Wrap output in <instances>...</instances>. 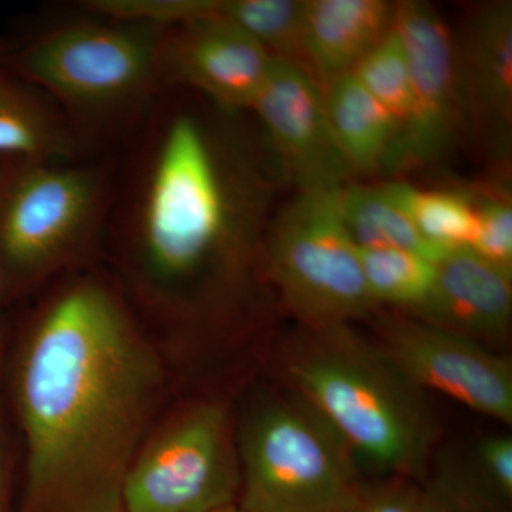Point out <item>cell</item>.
Returning a JSON list of instances; mask_svg holds the SVG:
<instances>
[{"label": "cell", "mask_w": 512, "mask_h": 512, "mask_svg": "<svg viewBox=\"0 0 512 512\" xmlns=\"http://www.w3.org/2000/svg\"><path fill=\"white\" fill-rule=\"evenodd\" d=\"M421 322L476 342L507 335L512 316V272L468 248L451 249L436 262V278L416 311Z\"/></svg>", "instance_id": "cell-14"}, {"label": "cell", "mask_w": 512, "mask_h": 512, "mask_svg": "<svg viewBox=\"0 0 512 512\" xmlns=\"http://www.w3.org/2000/svg\"><path fill=\"white\" fill-rule=\"evenodd\" d=\"M217 512H249L247 510H244V508L239 507L237 503L228 505V507L221 508L220 511Z\"/></svg>", "instance_id": "cell-28"}, {"label": "cell", "mask_w": 512, "mask_h": 512, "mask_svg": "<svg viewBox=\"0 0 512 512\" xmlns=\"http://www.w3.org/2000/svg\"><path fill=\"white\" fill-rule=\"evenodd\" d=\"M382 353L417 390H434L511 426V362L483 343L429 323L399 320L387 328Z\"/></svg>", "instance_id": "cell-10"}, {"label": "cell", "mask_w": 512, "mask_h": 512, "mask_svg": "<svg viewBox=\"0 0 512 512\" xmlns=\"http://www.w3.org/2000/svg\"><path fill=\"white\" fill-rule=\"evenodd\" d=\"M221 0H93L84 8L114 22L143 23L168 30L208 18L220 9Z\"/></svg>", "instance_id": "cell-23"}, {"label": "cell", "mask_w": 512, "mask_h": 512, "mask_svg": "<svg viewBox=\"0 0 512 512\" xmlns=\"http://www.w3.org/2000/svg\"><path fill=\"white\" fill-rule=\"evenodd\" d=\"M363 275L376 305L400 306L416 312L436 278V262L397 249H360Z\"/></svg>", "instance_id": "cell-21"}, {"label": "cell", "mask_w": 512, "mask_h": 512, "mask_svg": "<svg viewBox=\"0 0 512 512\" xmlns=\"http://www.w3.org/2000/svg\"><path fill=\"white\" fill-rule=\"evenodd\" d=\"M59 121L26 94L0 83V158L57 161L70 151Z\"/></svg>", "instance_id": "cell-19"}, {"label": "cell", "mask_w": 512, "mask_h": 512, "mask_svg": "<svg viewBox=\"0 0 512 512\" xmlns=\"http://www.w3.org/2000/svg\"><path fill=\"white\" fill-rule=\"evenodd\" d=\"M394 29L402 37L412 77V110L400 131L389 170L436 163L446 156L464 123L456 39L429 3H396Z\"/></svg>", "instance_id": "cell-9"}, {"label": "cell", "mask_w": 512, "mask_h": 512, "mask_svg": "<svg viewBox=\"0 0 512 512\" xmlns=\"http://www.w3.org/2000/svg\"><path fill=\"white\" fill-rule=\"evenodd\" d=\"M222 18L248 33L274 59L305 69L306 0H221Z\"/></svg>", "instance_id": "cell-20"}, {"label": "cell", "mask_w": 512, "mask_h": 512, "mask_svg": "<svg viewBox=\"0 0 512 512\" xmlns=\"http://www.w3.org/2000/svg\"><path fill=\"white\" fill-rule=\"evenodd\" d=\"M238 457L237 504L249 512H352L365 488L349 448L299 396L259 406Z\"/></svg>", "instance_id": "cell-4"}, {"label": "cell", "mask_w": 512, "mask_h": 512, "mask_svg": "<svg viewBox=\"0 0 512 512\" xmlns=\"http://www.w3.org/2000/svg\"><path fill=\"white\" fill-rule=\"evenodd\" d=\"M478 471L485 483L507 503H512V440L491 436L481 441L477 450Z\"/></svg>", "instance_id": "cell-25"}, {"label": "cell", "mask_w": 512, "mask_h": 512, "mask_svg": "<svg viewBox=\"0 0 512 512\" xmlns=\"http://www.w3.org/2000/svg\"><path fill=\"white\" fill-rule=\"evenodd\" d=\"M340 190H301L269 235V275L292 315L312 330L348 325L377 306L343 220Z\"/></svg>", "instance_id": "cell-5"}, {"label": "cell", "mask_w": 512, "mask_h": 512, "mask_svg": "<svg viewBox=\"0 0 512 512\" xmlns=\"http://www.w3.org/2000/svg\"><path fill=\"white\" fill-rule=\"evenodd\" d=\"M272 60L248 33L217 12L165 30L160 74L200 90L225 109H251Z\"/></svg>", "instance_id": "cell-12"}, {"label": "cell", "mask_w": 512, "mask_h": 512, "mask_svg": "<svg viewBox=\"0 0 512 512\" xmlns=\"http://www.w3.org/2000/svg\"><path fill=\"white\" fill-rule=\"evenodd\" d=\"M103 195L93 168L29 163L0 200V254L26 274L66 258L96 224Z\"/></svg>", "instance_id": "cell-8"}, {"label": "cell", "mask_w": 512, "mask_h": 512, "mask_svg": "<svg viewBox=\"0 0 512 512\" xmlns=\"http://www.w3.org/2000/svg\"><path fill=\"white\" fill-rule=\"evenodd\" d=\"M161 372L113 293L92 281L60 293L20 365L28 446L20 512H123Z\"/></svg>", "instance_id": "cell-1"}, {"label": "cell", "mask_w": 512, "mask_h": 512, "mask_svg": "<svg viewBox=\"0 0 512 512\" xmlns=\"http://www.w3.org/2000/svg\"><path fill=\"white\" fill-rule=\"evenodd\" d=\"M239 490L227 410L200 404L144 441L124 484L123 512H217L237 503Z\"/></svg>", "instance_id": "cell-7"}, {"label": "cell", "mask_w": 512, "mask_h": 512, "mask_svg": "<svg viewBox=\"0 0 512 512\" xmlns=\"http://www.w3.org/2000/svg\"><path fill=\"white\" fill-rule=\"evenodd\" d=\"M427 505H429V504H427ZM429 510H430V512H434L433 510H431L430 505H429Z\"/></svg>", "instance_id": "cell-29"}, {"label": "cell", "mask_w": 512, "mask_h": 512, "mask_svg": "<svg viewBox=\"0 0 512 512\" xmlns=\"http://www.w3.org/2000/svg\"><path fill=\"white\" fill-rule=\"evenodd\" d=\"M477 231L471 251L491 264L512 272V208L505 198L476 201Z\"/></svg>", "instance_id": "cell-24"}, {"label": "cell", "mask_w": 512, "mask_h": 512, "mask_svg": "<svg viewBox=\"0 0 512 512\" xmlns=\"http://www.w3.org/2000/svg\"><path fill=\"white\" fill-rule=\"evenodd\" d=\"M164 35L143 23H73L36 40L19 66L73 109H120L143 96L160 74Z\"/></svg>", "instance_id": "cell-6"}, {"label": "cell", "mask_w": 512, "mask_h": 512, "mask_svg": "<svg viewBox=\"0 0 512 512\" xmlns=\"http://www.w3.org/2000/svg\"><path fill=\"white\" fill-rule=\"evenodd\" d=\"M394 9L386 0H306V72L320 86L352 72L393 28Z\"/></svg>", "instance_id": "cell-15"}, {"label": "cell", "mask_w": 512, "mask_h": 512, "mask_svg": "<svg viewBox=\"0 0 512 512\" xmlns=\"http://www.w3.org/2000/svg\"><path fill=\"white\" fill-rule=\"evenodd\" d=\"M313 333V342L289 362L299 397L335 431L356 463L382 473H419L431 439L419 390L348 326Z\"/></svg>", "instance_id": "cell-2"}, {"label": "cell", "mask_w": 512, "mask_h": 512, "mask_svg": "<svg viewBox=\"0 0 512 512\" xmlns=\"http://www.w3.org/2000/svg\"><path fill=\"white\" fill-rule=\"evenodd\" d=\"M0 512H8V494H6V476L2 450H0Z\"/></svg>", "instance_id": "cell-27"}, {"label": "cell", "mask_w": 512, "mask_h": 512, "mask_svg": "<svg viewBox=\"0 0 512 512\" xmlns=\"http://www.w3.org/2000/svg\"><path fill=\"white\" fill-rule=\"evenodd\" d=\"M352 73L367 92L392 114L400 134L412 110V77L406 47L394 26L360 60Z\"/></svg>", "instance_id": "cell-22"}, {"label": "cell", "mask_w": 512, "mask_h": 512, "mask_svg": "<svg viewBox=\"0 0 512 512\" xmlns=\"http://www.w3.org/2000/svg\"><path fill=\"white\" fill-rule=\"evenodd\" d=\"M352 512H430L423 491L404 485L363 488Z\"/></svg>", "instance_id": "cell-26"}, {"label": "cell", "mask_w": 512, "mask_h": 512, "mask_svg": "<svg viewBox=\"0 0 512 512\" xmlns=\"http://www.w3.org/2000/svg\"><path fill=\"white\" fill-rule=\"evenodd\" d=\"M235 202L200 121L178 113L158 131L133 212L148 281L175 288L200 275L234 237Z\"/></svg>", "instance_id": "cell-3"}, {"label": "cell", "mask_w": 512, "mask_h": 512, "mask_svg": "<svg viewBox=\"0 0 512 512\" xmlns=\"http://www.w3.org/2000/svg\"><path fill=\"white\" fill-rule=\"evenodd\" d=\"M383 187L433 247L451 251L473 245L477 231V204L473 195L464 191L420 190L406 183H389Z\"/></svg>", "instance_id": "cell-18"}, {"label": "cell", "mask_w": 512, "mask_h": 512, "mask_svg": "<svg viewBox=\"0 0 512 512\" xmlns=\"http://www.w3.org/2000/svg\"><path fill=\"white\" fill-rule=\"evenodd\" d=\"M340 208L350 237L360 249H397L437 262L448 251L433 247L389 197L383 185H345L340 190Z\"/></svg>", "instance_id": "cell-17"}, {"label": "cell", "mask_w": 512, "mask_h": 512, "mask_svg": "<svg viewBox=\"0 0 512 512\" xmlns=\"http://www.w3.org/2000/svg\"><path fill=\"white\" fill-rule=\"evenodd\" d=\"M301 190H336L353 174L330 128L322 86L302 67L272 60L252 104Z\"/></svg>", "instance_id": "cell-11"}, {"label": "cell", "mask_w": 512, "mask_h": 512, "mask_svg": "<svg viewBox=\"0 0 512 512\" xmlns=\"http://www.w3.org/2000/svg\"><path fill=\"white\" fill-rule=\"evenodd\" d=\"M333 137L353 174L389 170L399 127L352 72L322 86Z\"/></svg>", "instance_id": "cell-16"}, {"label": "cell", "mask_w": 512, "mask_h": 512, "mask_svg": "<svg viewBox=\"0 0 512 512\" xmlns=\"http://www.w3.org/2000/svg\"><path fill=\"white\" fill-rule=\"evenodd\" d=\"M456 42L464 119L495 153H505L512 126V3H485Z\"/></svg>", "instance_id": "cell-13"}]
</instances>
